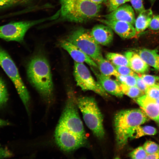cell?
Instances as JSON below:
<instances>
[{
    "mask_svg": "<svg viewBox=\"0 0 159 159\" xmlns=\"http://www.w3.org/2000/svg\"><path fill=\"white\" fill-rule=\"evenodd\" d=\"M28 80L40 95L47 101L52 97L53 85L50 67L47 59L42 56L33 58L28 64Z\"/></svg>",
    "mask_w": 159,
    "mask_h": 159,
    "instance_id": "2",
    "label": "cell"
},
{
    "mask_svg": "<svg viewBox=\"0 0 159 159\" xmlns=\"http://www.w3.org/2000/svg\"><path fill=\"white\" fill-rule=\"evenodd\" d=\"M54 15L36 20L10 22L0 26V38L7 41L22 42L25 34L32 27L47 21L54 20Z\"/></svg>",
    "mask_w": 159,
    "mask_h": 159,
    "instance_id": "8",
    "label": "cell"
},
{
    "mask_svg": "<svg viewBox=\"0 0 159 159\" xmlns=\"http://www.w3.org/2000/svg\"><path fill=\"white\" fill-rule=\"evenodd\" d=\"M148 120L144 111L139 109L122 110L117 112L114 117V126L118 148L121 149L126 145L136 127Z\"/></svg>",
    "mask_w": 159,
    "mask_h": 159,
    "instance_id": "4",
    "label": "cell"
},
{
    "mask_svg": "<svg viewBox=\"0 0 159 159\" xmlns=\"http://www.w3.org/2000/svg\"><path fill=\"white\" fill-rule=\"evenodd\" d=\"M131 4L137 13L139 14L145 9L143 0H130Z\"/></svg>",
    "mask_w": 159,
    "mask_h": 159,
    "instance_id": "32",
    "label": "cell"
},
{
    "mask_svg": "<svg viewBox=\"0 0 159 159\" xmlns=\"http://www.w3.org/2000/svg\"><path fill=\"white\" fill-rule=\"evenodd\" d=\"M74 74L77 85L83 91L90 90L104 97L107 94L98 81H96L83 63L74 62Z\"/></svg>",
    "mask_w": 159,
    "mask_h": 159,
    "instance_id": "9",
    "label": "cell"
},
{
    "mask_svg": "<svg viewBox=\"0 0 159 159\" xmlns=\"http://www.w3.org/2000/svg\"><path fill=\"white\" fill-rule=\"evenodd\" d=\"M125 2V0H107L105 4L108 12H110Z\"/></svg>",
    "mask_w": 159,
    "mask_h": 159,
    "instance_id": "30",
    "label": "cell"
},
{
    "mask_svg": "<svg viewBox=\"0 0 159 159\" xmlns=\"http://www.w3.org/2000/svg\"><path fill=\"white\" fill-rule=\"evenodd\" d=\"M153 16V11L150 9H144L139 14L135 23L137 33L143 32L148 27Z\"/></svg>",
    "mask_w": 159,
    "mask_h": 159,
    "instance_id": "17",
    "label": "cell"
},
{
    "mask_svg": "<svg viewBox=\"0 0 159 159\" xmlns=\"http://www.w3.org/2000/svg\"><path fill=\"white\" fill-rule=\"evenodd\" d=\"M135 100L148 117L159 122V107L155 99L144 94Z\"/></svg>",
    "mask_w": 159,
    "mask_h": 159,
    "instance_id": "13",
    "label": "cell"
},
{
    "mask_svg": "<svg viewBox=\"0 0 159 159\" xmlns=\"http://www.w3.org/2000/svg\"><path fill=\"white\" fill-rule=\"evenodd\" d=\"M101 74L107 76H114L116 77L120 75L115 67L102 56L95 62Z\"/></svg>",
    "mask_w": 159,
    "mask_h": 159,
    "instance_id": "19",
    "label": "cell"
},
{
    "mask_svg": "<svg viewBox=\"0 0 159 159\" xmlns=\"http://www.w3.org/2000/svg\"><path fill=\"white\" fill-rule=\"evenodd\" d=\"M147 155L143 147L140 146L132 151L129 156L132 159H146Z\"/></svg>",
    "mask_w": 159,
    "mask_h": 159,
    "instance_id": "27",
    "label": "cell"
},
{
    "mask_svg": "<svg viewBox=\"0 0 159 159\" xmlns=\"http://www.w3.org/2000/svg\"><path fill=\"white\" fill-rule=\"evenodd\" d=\"M8 98V92L6 84L0 76V108L6 105Z\"/></svg>",
    "mask_w": 159,
    "mask_h": 159,
    "instance_id": "24",
    "label": "cell"
},
{
    "mask_svg": "<svg viewBox=\"0 0 159 159\" xmlns=\"http://www.w3.org/2000/svg\"><path fill=\"white\" fill-rule=\"evenodd\" d=\"M145 93L150 97L156 100L159 98V86L152 85L148 86Z\"/></svg>",
    "mask_w": 159,
    "mask_h": 159,
    "instance_id": "29",
    "label": "cell"
},
{
    "mask_svg": "<svg viewBox=\"0 0 159 159\" xmlns=\"http://www.w3.org/2000/svg\"><path fill=\"white\" fill-rule=\"evenodd\" d=\"M115 68L120 75L123 76L131 75L135 77L138 74L135 73L130 67L125 66H116Z\"/></svg>",
    "mask_w": 159,
    "mask_h": 159,
    "instance_id": "31",
    "label": "cell"
},
{
    "mask_svg": "<svg viewBox=\"0 0 159 159\" xmlns=\"http://www.w3.org/2000/svg\"><path fill=\"white\" fill-rule=\"evenodd\" d=\"M148 28L152 30L159 29V15L153 16Z\"/></svg>",
    "mask_w": 159,
    "mask_h": 159,
    "instance_id": "33",
    "label": "cell"
},
{
    "mask_svg": "<svg viewBox=\"0 0 159 159\" xmlns=\"http://www.w3.org/2000/svg\"><path fill=\"white\" fill-rule=\"evenodd\" d=\"M10 123L8 121L0 118V127L10 125Z\"/></svg>",
    "mask_w": 159,
    "mask_h": 159,
    "instance_id": "38",
    "label": "cell"
},
{
    "mask_svg": "<svg viewBox=\"0 0 159 159\" xmlns=\"http://www.w3.org/2000/svg\"><path fill=\"white\" fill-rule=\"evenodd\" d=\"M76 101L69 96L55 130L56 143L68 145L78 138L87 140L82 122L79 116Z\"/></svg>",
    "mask_w": 159,
    "mask_h": 159,
    "instance_id": "1",
    "label": "cell"
},
{
    "mask_svg": "<svg viewBox=\"0 0 159 159\" xmlns=\"http://www.w3.org/2000/svg\"><path fill=\"white\" fill-rule=\"evenodd\" d=\"M157 132L156 129L153 127L140 125L134 129L131 134L130 139L138 138L146 135H154Z\"/></svg>",
    "mask_w": 159,
    "mask_h": 159,
    "instance_id": "20",
    "label": "cell"
},
{
    "mask_svg": "<svg viewBox=\"0 0 159 159\" xmlns=\"http://www.w3.org/2000/svg\"><path fill=\"white\" fill-rule=\"evenodd\" d=\"M136 80V86L142 92L145 93V91L148 86L145 83L142 78L138 74L135 77Z\"/></svg>",
    "mask_w": 159,
    "mask_h": 159,
    "instance_id": "34",
    "label": "cell"
},
{
    "mask_svg": "<svg viewBox=\"0 0 159 159\" xmlns=\"http://www.w3.org/2000/svg\"><path fill=\"white\" fill-rule=\"evenodd\" d=\"M105 57L108 61L115 66H125L129 67L127 59L122 54L109 52L106 53Z\"/></svg>",
    "mask_w": 159,
    "mask_h": 159,
    "instance_id": "21",
    "label": "cell"
},
{
    "mask_svg": "<svg viewBox=\"0 0 159 159\" xmlns=\"http://www.w3.org/2000/svg\"><path fill=\"white\" fill-rule=\"evenodd\" d=\"M90 33L98 44L103 46L109 44L113 38V30L106 25L99 24L95 25L91 30Z\"/></svg>",
    "mask_w": 159,
    "mask_h": 159,
    "instance_id": "14",
    "label": "cell"
},
{
    "mask_svg": "<svg viewBox=\"0 0 159 159\" xmlns=\"http://www.w3.org/2000/svg\"><path fill=\"white\" fill-rule=\"evenodd\" d=\"M65 39L80 49L95 62L102 56L100 44L88 29L82 27L77 28L70 33Z\"/></svg>",
    "mask_w": 159,
    "mask_h": 159,
    "instance_id": "6",
    "label": "cell"
},
{
    "mask_svg": "<svg viewBox=\"0 0 159 159\" xmlns=\"http://www.w3.org/2000/svg\"><path fill=\"white\" fill-rule=\"evenodd\" d=\"M60 20L83 23L99 16L101 4H95L88 0H60Z\"/></svg>",
    "mask_w": 159,
    "mask_h": 159,
    "instance_id": "3",
    "label": "cell"
},
{
    "mask_svg": "<svg viewBox=\"0 0 159 159\" xmlns=\"http://www.w3.org/2000/svg\"><path fill=\"white\" fill-rule=\"evenodd\" d=\"M125 56L127 59L129 67L134 72L141 74L148 71V65L142 59L139 54L132 51L125 52Z\"/></svg>",
    "mask_w": 159,
    "mask_h": 159,
    "instance_id": "16",
    "label": "cell"
},
{
    "mask_svg": "<svg viewBox=\"0 0 159 159\" xmlns=\"http://www.w3.org/2000/svg\"><path fill=\"white\" fill-rule=\"evenodd\" d=\"M143 147L148 154H152L159 150V145L150 141H147Z\"/></svg>",
    "mask_w": 159,
    "mask_h": 159,
    "instance_id": "28",
    "label": "cell"
},
{
    "mask_svg": "<svg viewBox=\"0 0 159 159\" xmlns=\"http://www.w3.org/2000/svg\"><path fill=\"white\" fill-rule=\"evenodd\" d=\"M138 75L148 86L152 85L159 86V77L148 74H139Z\"/></svg>",
    "mask_w": 159,
    "mask_h": 159,
    "instance_id": "26",
    "label": "cell"
},
{
    "mask_svg": "<svg viewBox=\"0 0 159 159\" xmlns=\"http://www.w3.org/2000/svg\"><path fill=\"white\" fill-rule=\"evenodd\" d=\"M90 1L97 5L101 4L102 3L106 4L107 0H88Z\"/></svg>",
    "mask_w": 159,
    "mask_h": 159,
    "instance_id": "37",
    "label": "cell"
},
{
    "mask_svg": "<svg viewBox=\"0 0 159 159\" xmlns=\"http://www.w3.org/2000/svg\"><path fill=\"white\" fill-rule=\"evenodd\" d=\"M149 1L151 4V5H152L153 4L156 0H149Z\"/></svg>",
    "mask_w": 159,
    "mask_h": 159,
    "instance_id": "39",
    "label": "cell"
},
{
    "mask_svg": "<svg viewBox=\"0 0 159 159\" xmlns=\"http://www.w3.org/2000/svg\"><path fill=\"white\" fill-rule=\"evenodd\" d=\"M146 159H159V150L152 154H148Z\"/></svg>",
    "mask_w": 159,
    "mask_h": 159,
    "instance_id": "36",
    "label": "cell"
},
{
    "mask_svg": "<svg viewBox=\"0 0 159 159\" xmlns=\"http://www.w3.org/2000/svg\"><path fill=\"white\" fill-rule=\"evenodd\" d=\"M12 154L8 149L0 147V159L11 157Z\"/></svg>",
    "mask_w": 159,
    "mask_h": 159,
    "instance_id": "35",
    "label": "cell"
},
{
    "mask_svg": "<svg viewBox=\"0 0 159 159\" xmlns=\"http://www.w3.org/2000/svg\"><path fill=\"white\" fill-rule=\"evenodd\" d=\"M105 19L126 22L134 25L135 20L132 7L127 4H123L109 14L102 16Z\"/></svg>",
    "mask_w": 159,
    "mask_h": 159,
    "instance_id": "12",
    "label": "cell"
},
{
    "mask_svg": "<svg viewBox=\"0 0 159 159\" xmlns=\"http://www.w3.org/2000/svg\"><path fill=\"white\" fill-rule=\"evenodd\" d=\"M97 20L110 27L119 36L123 39L134 37L137 32L132 24L124 21L98 19Z\"/></svg>",
    "mask_w": 159,
    "mask_h": 159,
    "instance_id": "10",
    "label": "cell"
},
{
    "mask_svg": "<svg viewBox=\"0 0 159 159\" xmlns=\"http://www.w3.org/2000/svg\"><path fill=\"white\" fill-rule=\"evenodd\" d=\"M76 102L87 127L96 137L102 139L105 134L103 116L95 99L91 97H82L78 98Z\"/></svg>",
    "mask_w": 159,
    "mask_h": 159,
    "instance_id": "5",
    "label": "cell"
},
{
    "mask_svg": "<svg viewBox=\"0 0 159 159\" xmlns=\"http://www.w3.org/2000/svg\"><path fill=\"white\" fill-rule=\"evenodd\" d=\"M91 69L96 76L97 81L106 92L117 97H121L123 96V94L119 84L116 81L110 78V77L97 72L92 67Z\"/></svg>",
    "mask_w": 159,
    "mask_h": 159,
    "instance_id": "15",
    "label": "cell"
},
{
    "mask_svg": "<svg viewBox=\"0 0 159 159\" xmlns=\"http://www.w3.org/2000/svg\"><path fill=\"white\" fill-rule=\"evenodd\" d=\"M0 66L12 81L26 110H28L30 100L29 92L11 58L8 53L1 47Z\"/></svg>",
    "mask_w": 159,
    "mask_h": 159,
    "instance_id": "7",
    "label": "cell"
},
{
    "mask_svg": "<svg viewBox=\"0 0 159 159\" xmlns=\"http://www.w3.org/2000/svg\"><path fill=\"white\" fill-rule=\"evenodd\" d=\"M155 100L157 105L159 107V98Z\"/></svg>",
    "mask_w": 159,
    "mask_h": 159,
    "instance_id": "40",
    "label": "cell"
},
{
    "mask_svg": "<svg viewBox=\"0 0 159 159\" xmlns=\"http://www.w3.org/2000/svg\"><path fill=\"white\" fill-rule=\"evenodd\" d=\"M138 54L148 65L159 71V55L156 50L144 49L139 50Z\"/></svg>",
    "mask_w": 159,
    "mask_h": 159,
    "instance_id": "18",
    "label": "cell"
},
{
    "mask_svg": "<svg viewBox=\"0 0 159 159\" xmlns=\"http://www.w3.org/2000/svg\"><path fill=\"white\" fill-rule=\"evenodd\" d=\"M61 46L69 54L75 61L79 63H86L92 67L97 68L96 63L90 57L75 45L66 39H62L60 43Z\"/></svg>",
    "mask_w": 159,
    "mask_h": 159,
    "instance_id": "11",
    "label": "cell"
},
{
    "mask_svg": "<svg viewBox=\"0 0 159 159\" xmlns=\"http://www.w3.org/2000/svg\"><path fill=\"white\" fill-rule=\"evenodd\" d=\"M126 2L130 1V0H125Z\"/></svg>",
    "mask_w": 159,
    "mask_h": 159,
    "instance_id": "41",
    "label": "cell"
},
{
    "mask_svg": "<svg viewBox=\"0 0 159 159\" xmlns=\"http://www.w3.org/2000/svg\"><path fill=\"white\" fill-rule=\"evenodd\" d=\"M119 85L123 94L131 98L135 99L144 94L136 86H129L122 83Z\"/></svg>",
    "mask_w": 159,
    "mask_h": 159,
    "instance_id": "23",
    "label": "cell"
},
{
    "mask_svg": "<svg viewBox=\"0 0 159 159\" xmlns=\"http://www.w3.org/2000/svg\"><path fill=\"white\" fill-rule=\"evenodd\" d=\"M33 0H0V10L29 5Z\"/></svg>",
    "mask_w": 159,
    "mask_h": 159,
    "instance_id": "22",
    "label": "cell"
},
{
    "mask_svg": "<svg viewBox=\"0 0 159 159\" xmlns=\"http://www.w3.org/2000/svg\"><path fill=\"white\" fill-rule=\"evenodd\" d=\"M116 77L120 83L129 86H136V80L134 76H123L120 74Z\"/></svg>",
    "mask_w": 159,
    "mask_h": 159,
    "instance_id": "25",
    "label": "cell"
}]
</instances>
